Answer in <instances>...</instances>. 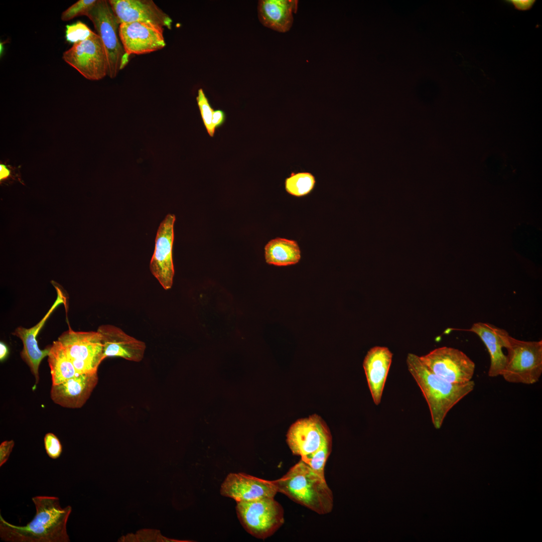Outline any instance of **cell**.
Here are the masks:
<instances>
[{"mask_svg": "<svg viewBox=\"0 0 542 542\" xmlns=\"http://www.w3.org/2000/svg\"><path fill=\"white\" fill-rule=\"evenodd\" d=\"M32 500L36 514L25 526L13 525L0 514V537L7 542H69L67 523L72 507H61L55 496H36Z\"/></svg>", "mask_w": 542, "mask_h": 542, "instance_id": "obj_1", "label": "cell"}, {"mask_svg": "<svg viewBox=\"0 0 542 542\" xmlns=\"http://www.w3.org/2000/svg\"><path fill=\"white\" fill-rule=\"evenodd\" d=\"M408 370L414 377L428 405L432 423L441 428L450 410L474 389V381L451 383L437 376L415 354L406 356Z\"/></svg>", "mask_w": 542, "mask_h": 542, "instance_id": "obj_2", "label": "cell"}, {"mask_svg": "<svg viewBox=\"0 0 542 542\" xmlns=\"http://www.w3.org/2000/svg\"><path fill=\"white\" fill-rule=\"evenodd\" d=\"M278 492L319 514L331 512L333 495L325 478L301 460L281 478L273 480Z\"/></svg>", "mask_w": 542, "mask_h": 542, "instance_id": "obj_3", "label": "cell"}, {"mask_svg": "<svg viewBox=\"0 0 542 542\" xmlns=\"http://www.w3.org/2000/svg\"><path fill=\"white\" fill-rule=\"evenodd\" d=\"M506 360L501 376L508 382L531 384L542 373V341L509 337Z\"/></svg>", "mask_w": 542, "mask_h": 542, "instance_id": "obj_4", "label": "cell"}, {"mask_svg": "<svg viewBox=\"0 0 542 542\" xmlns=\"http://www.w3.org/2000/svg\"><path fill=\"white\" fill-rule=\"evenodd\" d=\"M85 16L92 22L104 47L108 64V75L114 78L127 64L129 57L119 40V24L106 0H97Z\"/></svg>", "mask_w": 542, "mask_h": 542, "instance_id": "obj_5", "label": "cell"}, {"mask_svg": "<svg viewBox=\"0 0 542 542\" xmlns=\"http://www.w3.org/2000/svg\"><path fill=\"white\" fill-rule=\"evenodd\" d=\"M236 511L245 530L259 539L274 534L285 521L284 509L274 497L237 502Z\"/></svg>", "mask_w": 542, "mask_h": 542, "instance_id": "obj_6", "label": "cell"}, {"mask_svg": "<svg viewBox=\"0 0 542 542\" xmlns=\"http://www.w3.org/2000/svg\"><path fill=\"white\" fill-rule=\"evenodd\" d=\"M79 374L97 373L104 359L100 334L69 328L58 338Z\"/></svg>", "mask_w": 542, "mask_h": 542, "instance_id": "obj_7", "label": "cell"}, {"mask_svg": "<svg viewBox=\"0 0 542 542\" xmlns=\"http://www.w3.org/2000/svg\"><path fill=\"white\" fill-rule=\"evenodd\" d=\"M63 60L85 78L97 81L108 73L107 55L100 37L94 33L63 52Z\"/></svg>", "mask_w": 542, "mask_h": 542, "instance_id": "obj_8", "label": "cell"}, {"mask_svg": "<svg viewBox=\"0 0 542 542\" xmlns=\"http://www.w3.org/2000/svg\"><path fill=\"white\" fill-rule=\"evenodd\" d=\"M419 357L430 371L451 383L469 381L474 373V362L462 351L454 348L441 347Z\"/></svg>", "mask_w": 542, "mask_h": 542, "instance_id": "obj_9", "label": "cell"}, {"mask_svg": "<svg viewBox=\"0 0 542 542\" xmlns=\"http://www.w3.org/2000/svg\"><path fill=\"white\" fill-rule=\"evenodd\" d=\"M330 440L329 428L316 415L298 420L287 434V443L293 454L301 457L312 454Z\"/></svg>", "mask_w": 542, "mask_h": 542, "instance_id": "obj_10", "label": "cell"}, {"mask_svg": "<svg viewBox=\"0 0 542 542\" xmlns=\"http://www.w3.org/2000/svg\"><path fill=\"white\" fill-rule=\"evenodd\" d=\"M175 221V215L169 214L161 223L150 265L152 274L166 290L172 288L174 275L172 247Z\"/></svg>", "mask_w": 542, "mask_h": 542, "instance_id": "obj_11", "label": "cell"}, {"mask_svg": "<svg viewBox=\"0 0 542 542\" xmlns=\"http://www.w3.org/2000/svg\"><path fill=\"white\" fill-rule=\"evenodd\" d=\"M164 28L143 22L119 25L118 35L126 54L141 55L163 48L166 43Z\"/></svg>", "mask_w": 542, "mask_h": 542, "instance_id": "obj_12", "label": "cell"}, {"mask_svg": "<svg viewBox=\"0 0 542 542\" xmlns=\"http://www.w3.org/2000/svg\"><path fill=\"white\" fill-rule=\"evenodd\" d=\"M118 23L143 22L169 29L172 20L152 0L108 1Z\"/></svg>", "mask_w": 542, "mask_h": 542, "instance_id": "obj_13", "label": "cell"}, {"mask_svg": "<svg viewBox=\"0 0 542 542\" xmlns=\"http://www.w3.org/2000/svg\"><path fill=\"white\" fill-rule=\"evenodd\" d=\"M221 495L236 502L264 497H275L278 491L273 480H267L244 473H230L221 485Z\"/></svg>", "mask_w": 542, "mask_h": 542, "instance_id": "obj_14", "label": "cell"}, {"mask_svg": "<svg viewBox=\"0 0 542 542\" xmlns=\"http://www.w3.org/2000/svg\"><path fill=\"white\" fill-rule=\"evenodd\" d=\"M97 331L100 334L104 359L118 357L126 360L140 362L144 358L146 345L112 325H102Z\"/></svg>", "mask_w": 542, "mask_h": 542, "instance_id": "obj_15", "label": "cell"}, {"mask_svg": "<svg viewBox=\"0 0 542 542\" xmlns=\"http://www.w3.org/2000/svg\"><path fill=\"white\" fill-rule=\"evenodd\" d=\"M53 285L56 289L57 297L51 308L43 318L34 326L30 328H25L20 326L18 327L13 333L22 341L23 347L21 352V356L29 367L35 378L36 384L39 380L40 364L42 360L46 356H48L50 348L49 346L43 350H41L39 348L36 337L52 313L57 306L64 303L65 301L64 297L58 286L54 282H53Z\"/></svg>", "mask_w": 542, "mask_h": 542, "instance_id": "obj_16", "label": "cell"}, {"mask_svg": "<svg viewBox=\"0 0 542 542\" xmlns=\"http://www.w3.org/2000/svg\"><path fill=\"white\" fill-rule=\"evenodd\" d=\"M98 381L97 373L77 374L58 384L52 385L50 397L66 408H81L89 398Z\"/></svg>", "mask_w": 542, "mask_h": 542, "instance_id": "obj_17", "label": "cell"}, {"mask_svg": "<svg viewBox=\"0 0 542 542\" xmlns=\"http://www.w3.org/2000/svg\"><path fill=\"white\" fill-rule=\"evenodd\" d=\"M392 358V353L387 347L376 346L367 352L363 361L368 385L377 405L381 402Z\"/></svg>", "mask_w": 542, "mask_h": 542, "instance_id": "obj_18", "label": "cell"}, {"mask_svg": "<svg viewBox=\"0 0 542 542\" xmlns=\"http://www.w3.org/2000/svg\"><path fill=\"white\" fill-rule=\"evenodd\" d=\"M477 334L486 347L490 357L488 374L490 377L501 375L505 365L506 357L502 351L507 346L508 333L487 323L477 322L469 329H463Z\"/></svg>", "mask_w": 542, "mask_h": 542, "instance_id": "obj_19", "label": "cell"}, {"mask_svg": "<svg viewBox=\"0 0 542 542\" xmlns=\"http://www.w3.org/2000/svg\"><path fill=\"white\" fill-rule=\"evenodd\" d=\"M296 0H261L257 7L260 23L273 30L285 33L291 28L293 14L298 9Z\"/></svg>", "mask_w": 542, "mask_h": 542, "instance_id": "obj_20", "label": "cell"}, {"mask_svg": "<svg viewBox=\"0 0 542 542\" xmlns=\"http://www.w3.org/2000/svg\"><path fill=\"white\" fill-rule=\"evenodd\" d=\"M266 262L277 266H287L298 263L301 258L299 245L295 240L276 238L265 246Z\"/></svg>", "mask_w": 542, "mask_h": 542, "instance_id": "obj_21", "label": "cell"}, {"mask_svg": "<svg viewBox=\"0 0 542 542\" xmlns=\"http://www.w3.org/2000/svg\"><path fill=\"white\" fill-rule=\"evenodd\" d=\"M48 362L53 385L63 382L79 374L58 340L54 341L50 346Z\"/></svg>", "mask_w": 542, "mask_h": 542, "instance_id": "obj_22", "label": "cell"}, {"mask_svg": "<svg viewBox=\"0 0 542 542\" xmlns=\"http://www.w3.org/2000/svg\"><path fill=\"white\" fill-rule=\"evenodd\" d=\"M316 183L314 176L310 172H292L285 179L286 192L291 195L300 197L309 194L314 189Z\"/></svg>", "mask_w": 542, "mask_h": 542, "instance_id": "obj_23", "label": "cell"}, {"mask_svg": "<svg viewBox=\"0 0 542 542\" xmlns=\"http://www.w3.org/2000/svg\"><path fill=\"white\" fill-rule=\"evenodd\" d=\"M332 448V440L327 441L319 449L312 454L301 457V459L307 463L319 475L325 478V466Z\"/></svg>", "mask_w": 542, "mask_h": 542, "instance_id": "obj_24", "label": "cell"}, {"mask_svg": "<svg viewBox=\"0 0 542 542\" xmlns=\"http://www.w3.org/2000/svg\"><path fill=\"white\" fill-rule=\"evenodd\" d=\"M196 100L204 125L209 135L213 137L216 130L212 122L214 110L202 88L198 91Z\"/></svg>", "mask_w": 542, "mask_h": 542, "instance_id": "obj_25", "label": "cell"}, {"mask_svg": "<svg viewBox=\"0 0 542 542\" xmlns=\"http://www.w3.org/2000/svg\"><path fill=\"white\" fill-rule=\"evenodd\" d=\"M94 33L85 24L77 21L66 26L65 39L73 45L87 39Z\"/></svg>", "mask_w": 542, "mask_h": 542, "instance_id": "obj_26", "label": "cell"}, {"mask_svg": "<svg viewBox=\"0 0 542 542\" xmlns=\"http://www.w3.org/2000/svg\"><path fill=\"white\" fill-rule=\"evenodd\" d=\"M96 2L97 0L78 1L62 12L61 20L68 21L77 17L85 16Z\"/></svg>", "mask_w": 542, "mask_h": 542, "instance_id": "obj_27", "label": "cell"}, {"mask_svg": "<svg viewBox=\"0 0 542 542\" xmlns=\"http://www.w3.org/2000/svg\"><path fill=\"white\" fill-rule=\"evenodd\" d=\"M44 442L46 452L50 458L56 459L60 457L62 452V446L55 434L52 433L46 434Z\"/></svg>", "mask_w": 542, "mask_h": 542, "instance_id": "obj_28", "label": "cell"}, {"mask_svg": "<svg viewBox=\"0 0 542 542\" xmlns=\"http://www.w3.org/2000/svg\"><path fill=\"white\" fill-rule=\"evenodd\" d=\"M21 181L20 176L18 174H14L12 167L4 164L0 165V181L1 184H4L6 182H10L11 181Z\"/></svg>", "mask_w": 542, "mask_h": 542, "instance_id": "obj_29", "label": "cell"}, {"mask_svg": "<svg viewBox=\"0 0 542 542\" xmlns=\"http://www.w3.org/2000/svg\"><path fill=\"white\" fill-rule=\"evenodd\" d=\"M15 446L13 440L5 441L0 445V467L7 462Z\"/></svg>", "mask_w": 542, "mask_h": 542, "instance_id": "obj_30", "label": "cell"}, {"mask_svg": "<svg viewBox=\"0 0 542 542\" xmlns=\"http://www.w3.org/2000/svg\"><path fill=\"white\" fill-rule=\"evenodd\" d=\"M226 120L225 113L222 110L217 109L214 110L212 117V124L216 129L221 127Z\"/></svg>", "mask_w": 542, "mask_h": 542, "instance_id": "obj_31", "label": "cell"}, {"mask_svg": "<svg viewBox=\"0 0 542 542\" xmlns=\"http://www.w3.org/2000/svg\"><path fill=\"white\" fill-rule=\"evenodd\" d=\"M508 2L517 9L522 11L529 9L534 3V1L532 0H511Z\"/></svg>", "mask_w": 542, "mask_h": 542, "instance_id": "obj_32", "label": "cell"}, {"mask_svg": "<svg viewBox=\"0 0 542 542\" xmlns=\"http://www.w3.org/2000/svg\"><path fill=\"white\" fill-rule=\"evenodd\" d=\"M9 353L8 348L7 345L2 342L0 343V359L3 361L6 358Z\"/></svg>", "mask_w": 542, "mask_h": 542, "instance_id": "obj_33", "label": "cell"}]
</instances>
